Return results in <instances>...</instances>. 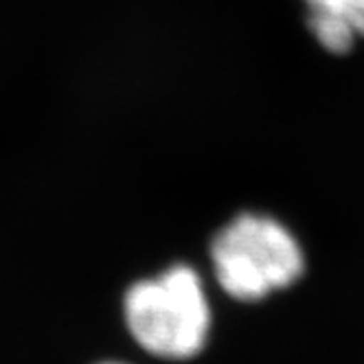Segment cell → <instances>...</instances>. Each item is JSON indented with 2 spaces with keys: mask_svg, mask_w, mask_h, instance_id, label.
Here are the masks:
<instances>
[{
  "mask_svg": "<svg viewBox=\"0 0 364 364\" xmlns=\"http://www.w3.org/2000/svg\"><path fill=\"white\" fill-rule=\"evenodd\" d=\"M123 321L149 355L163 360L198 355L211 329V307L200 274L178 264L129 285L123 296Z\"/></svg>",
  "mask_w": 364,
  "mask_h": 364,
  "instance_id": "6da1fadb",
  "label": "cell"
},
{
  "mask_svg": "<svg viewBox=\"0 0 364 364\" xmlns=\"http://www.w3.org/2000/svg\"><path fill=\"white\" fill-rule=\"evenodd\" d=\"M211 262L220 288L244 303L290 288L305 270L296 237L262 213H240L224 224L211 242Z\"/></svg>",
  "mask_w": 364,
  "mask_h": 364,
  "instance_id": "7a4b0ae2",
  "label": "cell"
},
{
  "mask_svg": "<svg viewBox=\"0 0 364 364\" xmlns=\"http://www.w3.org/2000/svg\"><path fill=\"white\" fill-rule=\"evenodd\" d=\"M307 24L329 53H347L364 38V0H305Z\"/></svg>",
  "mask_w": 364,
  "mask_h": 364,
  "instance_id": "3957f363",
  "label": "cell"
},
{
  "mask_svg": "<svg viewBox=\"0 0 364 364\" xmlns=\"http://www.w3.org/2000/svg\"><path fill=\"white\" fill-rule=\"evenodd\" d=\"M99 364H125V362H112V360H108V362H99Z\"/></svg>",
  "mask_w": 364,
  "mask_h": 364,
  "instance_id": "277c9868",
  "label": "cell"
}]
</instances>
